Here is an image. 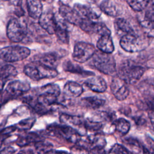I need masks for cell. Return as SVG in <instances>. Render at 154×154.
<instances>
[{
	"label": "cell",
	"mask_w": 154,
	"mask_h": 154,
	"mask_svg": "<svg viewBox=\"0 0 154 154\" xmlns=\"http://www.w3.org/2000/svg\"><path fill=\"white\" fill-rule=\"evenodd\" d=\"M43 29L40 26V27H38L37 26H34L30 29V33L31 36L37 42H47V41L45 40L46 35L44 34V32L42 31Z\"/></svg>",
	"instance_id": "cell-31"
},
{
	"label": "cell",
	"mask_w": 154,
	"mask_h": 154,
	"mask_svg": "<svg viewBox=\"0 0 154 154\" xmlns=\"http://www.w3.org/2000/svg\"><path fill=\"white\" fill-rule=\"evenodd\" d=\"M60 59V57L56 52H46L34 55L32 58L31 61L37 62L49 67L56 69Z\"/></svg>",
	"instance_id": "cell-14"
},
{
	"label": "cell",
	"mask_w": 154,
	"mask_h": 154,
	"mask_svg": "<svg viewBox=\"0 0 154 154\" xmlns=\"http://www.w3.org/2000/svg\"><path fill=\"white\" fill-rule=\"evenodd\" d=\"M100 10L108 16L117 17L122 14V8L114 0H104L100 4Z\"/></svg>",
	"instance_id": "cell-18"
},
{
	"label": "cell",
	"mask_w": 154,
	"mask_h": 154,
	"mask_svg": "<svg viewBox=\"0 0 154 154\" xmlns=\"http://www.w3.org/2000/svg\"><path fill=\"white\" fill-rule=\"evenodd\" d=\"M44 140V137L35 132H29L20 136L16 141V144L20 147H23L30 144H34L36 143Z\"/></svg>",
	"instance_id": "cell-21"
},
{
	"label": "cell",
	"mask_w": 154,
	"mask_h": 154,
	"mask_svg": "<svg viewBox=\"0 0 154 154\" xmlns=\"http://www.w3.org/2000/svg\"><path fill=\"white\" fill-rule=\"evenodd\" d=\"M142 66L131 61L126 60L122 63L118 69V76L128 84H134L138 81L144 73Z\"/></svg>",
	"instance_id": "cell-2"
},
{
	"label": "cell",
	"mask_w": 154,
	"mask_h": 154,
	"mask_svg": "<svg viewBox=\"0 0 154 154\" xmlns=\"http://www.w3.org/2000/svg\"><path fill=\"white\" fill-rule=\"evenodd\" d=\"M59 42L64 44H67L69 41V35L67 28L64 23L57 19V25L54 33Z\"/></svg>",
	"instance_id": "cell-24"
},
{
	"label": "cell",
	"mask_w": 154,
	"mask_h": 154,
	"mask_svg": "<svg viewBox=\"0 0 154 154\" xmlns=\"http://www.w3.org/2000/svg\"><path fill=\"white\" fill-rule=\"evenodd\" d=\"M113 125L116 130L122 135H126L131 128L130 123L123 118H120L114 121Z\"/></svg>",
	"instance_id": "cell-29"
},
{
	"label": "cell",
	"mask_w": 154,
	"mask_h": 154,
	"mask_svg": "<svg viewBox=\"0 0 154 154\" xmlns=\"http://www.w3.org/2000/svg\"><path fill=\"white\" fill-rule=\"evenodd\" d=\"M110 153H131L127 148L120 144H115L109 151Z\"/></svg>",
	"instance_id": "cell-35"
},
{
	"label": "cell",
	"mask_w": 154,
	"mask_h": 154,
	"mask_svg": "<svg viewBox=\"0 0 154 154\" xmlns=\"http://www.w3.org/2000/svg\"><path fill=\"white\" fill-rule=\"evenodd\" d=\"M2 1H9V0H2Z\"/></svg>",
	"instance_id": "cell-42"
},
{
	"label": "cell",
	"mask_w": 154,
	"mask_h": 154,
	"mask_svg": "<svg viewBox=\"0 0 154 154\" xmlns=\"http://www.w3.org/2000/svg\"><path fill=\"white\" fill-rule=\"evenodd\" d=\"M110 88L114 96L120 101L125 100L129 96V90L128 84L119 76L113 78Z\"/></svg>",
	"instance_id": "cell-10"
},
{
	"label": "cell",
	"mask_w": 154,
	"mask_h": 154,
	"mask_svg": "<svg viewBox=\"0 0 154 154\" xmlns=\"http://www.w3.org/2000/svg\"><path fill=\"white\" fill-rule=\"evenodd\" d=\"M147 142H148L149 146L152 149L153 152H154V141L149 137L147 139Z\"/></svg>",
	"instance_id": "cell-41"
},
{
	"label": "cell",
	"mask_w": 154,
	"mask_h": 154,
	"mask_svg": "<svg viewBox=\"0 0 154 154\" xmlns=\"http://www.w3.org/2000/svg\"><path fill=\"white\" fill-rule=\"evenodd\" d=\"M63 69L65 71L70 73H74L83 76H93L94 73L91 72H88L84 70L81 67L79 66L76 64H73L70 61H67L63 64Z\"/></svg>",
	"instance_id": "cell-26"
},
{
	"label": "cell",
	"mask_w": 154,
	"mask_h": 154,
	"mask_svg": "<svg viewBox=\"0 0 154 154\" xmlns=\"http://www.w3.org/2000/svg\"><path fill=\"white\" fill-rule=\"evenodd\" d=\"M145 22L152 25L154 23V3H152L145 13Z\"/></svg>",
	"instance_id": "cell-34"
},
{
	"label": "cell",
	"mask_w": 154,
	"mask_h": 154,
	"mask_svg": "<svg viewBox=\"0 0 154 154\" xmlns=\"http://www.w3.org/2000/svg\"><path fill=\"white\" fill-rule=\"evenodd\" d=\"M23 72L29 78L34 81L53 78L58 75L56 69L35 61H31L26 64L23 68Z\"/></svg>",
	"instance_id": "cell-3"
},
{
	"label": "cell",
	"mask_w": 154,
	"mask_h": 154,
	"mask_svg": "<svg viewBox=\"0 0 154 154\" xmlns=\"http://www.w3.org/2000/svg\"><path fill=\"white\" fill-rule=\"evenodd\" d=\"M29 16L33 19H38L43 12V6L40 0H26Z\"/></svg>",
	"instance_id": "cell-23"
},
{
	"label": "cell",
	"mask_w": 154,
	"mask_h": 154,
	"mask_svg": "<svg viewBox=\"0 0 154 154\" xmlns=\"http://www.w3.org/2000/svg\"><path fill=\"white\" fill-rule=\"evenodd\" d=\"M59 13L65 21L75 25L79 26L82 19V17L74 8H72L66 4H61L60 6Z\"/></svg>",
	"instance_id": "cell-15"
},
{
	"label": "cell",
	"mask_w": 154,
	"mask_h": 154,
	"mask_svg": "<svg viewBox=\"0 0 154 154\" xmlns=\"http://www.w3.org/2000/svg\"><path fill=\"white\" fill-rule=\"evenodd\" d=\"M15 152L14 148L11 147H8L6 148H4L3 149H2L0 151V153H14Z\"/></svg>",
	"instance_id": "cell-39"
},
{
	"label": "cell",
	"mask_w": 154,
	"mask_h": 154,
	"mask_svg": "<svg viewBox=\"0 0 154 154\" xmlns=\"http://www.w3.org/2000/svg\"><path fill=\"white\" fill-rule=\"evenodd\" d=\"M38 25L49 34H54L57 25V19L50 11L42 12L38 17Z\"/></svg>",
	"instance_id": "cell-13"
},
{
	"label": "cell",
	"mask_w": 154,
	"mask_h": 154,
	"mask_svg": "<svg viewBox=\"0 0 154 154\" xmlns=\"http://www.w3.org/2000/svg\"><path fill=\"white\" fill-rule=\"evenodd\" d=\"M149 117L152 126L154 129V110L151 109L149 112Z\"/></svg>",
	"instance_id": "cell-40"
},
{
	"label": "cell",
	"mask_w": 154,
	"mask_h": 154,
	"mask_svg": "<svg viewBox=\"0 0 154 154\" xmlns=\"http://www.w3.org/2000/svg\"><path fill=\"white\" fill-rule=\"evenodd\" d=\"M11 100V98L9 97V96L6 93V92L2 91L0 93V108L5 104L8 101Z\"/></svg>",
	"instance_id": "cell-36"
},
{
	"label": "cell",
	"mask_w": 154,
	"mask_h": 154,
	"mask_svg": "<svg viewBox=\"0 0 154 154\" xmlns=\"http://www.w3.org/2000/svg\"><path fill=\"white\" fill-rule=\"evenodd\" d=\"M96 52L94 46L90 43L80 42L75 44L72 58L76 62L83 63L92 58Z\"/></svg>",
	"instance_id": "cell-9"
},
{
	"label": "cell",
	"mask_w": 154,
	"mask_h": 154,
	"mask_svg": "<svg viewBox=\"0 0 154 154\" xmlns=\"http://www.w3.org/2000/svg\"><path fill=\"white\" fill-rule=\"evenodd\" d=\"M92 63L99 72L107 75H114L117 72L116 64L114 57L111 54L95 52L92 57Z\"/></svg>",
	"instance_id": "cell-4"
},
{
	"label": "cell",
	"mask_w": 154,
	"mask_h": 154,
	"mask_svg": "<svg viewBox=\"0 0 154 154\" xmlns=\"http://www.w3.org/2000/svg\"><path fill=\"white\" fill-rule=\"evenodd\" d=\"M30 50L18 45L9 46L0 49V59L5 62H17L26 58L30 54Z\"/></svg>",
	"instance_id": "cell-6"
},
{
	"label": "cell",
	"mask_w": 154,
	"mask_h": 154,
	"mask_svg": "<svg viewBox=\"0 0 154 154\" xmlns=\"http://www.w3.org/2000/svg\"><path fill=\"white\" fill-rule=\"evenodd\" d=\"M36 95L26 96L23 102L28 105L36 113L43 115L48 113L51 108L58 103L61 90L55 84H48L37 88Z\"/></svg>",
	"instance_id": "cell-1"
},
{
	"label": "cell",
	"mask_w": 154,
	"mask_h": 154,
	"mask_svg": "<svg viewBox=\"0 0 154 154\" xmlns=\"http://www.w3.org/2000/svg\"><path fill=\"white\" fill-rule=\"evenodd\" d=\"M115 27L117 30L120 31L125 34H135L131 23L123 18H118L115 20Z\"/></svg>",
	"instance_id": "cell-28"
},
{
	"label": "cell",
	"mask_w": 154,
	"mask_h": 154,
	"mask_svg": "<svg viewBox=\"0 0 154 154\" xmlns=\"http://www.w3.org/2000/svg\"><path fill=\"white\" fill-rule=\"evenodd\" d=\"M34 147L37 153H48L52 150V144L45 141V140L34 144Z\"/></svg>",
	"instance_id": "cell-33"
},
{
	"label": "cell",
	"mask_w": 154,
	"mask_h": 154,
	"mask_svg": "<svg viewBox=\"0 0 154 154\" xmlns=\"http://www.w3.org/2000/svg\"><path fill=\"white\" fill-rule=\"evenodd\" d=\"M35 122V119L34 117H29L21 120L17 124L15 125V126L17 129L20 131H26L32 127Z\"/></svg>",
	"instance_id": "cell-32"
},
{
	"label": "cell",
	"mask_w": 154,
	"mask_h": 154,
	"mask_svg": "<svg viewBox=\"0 0 154 154\" xmlns=\"http://www.w3.org/2000/svg\"><path fill=\"white\" fill-rule=\"evenodd\" d=\"M73 8L82 18H88L91 20H96L99 17L101 14L100 10H97L90 6L79 4L74 5Z\"/></svg>",
	"instance_id": "cell-16"
},
{
	"label": "cell",
	"mask_w": 154,
	"mask_h": 154,
	"mask_svg": "<svg viewBox=\"0 0 154 154\" xmlns=\"http://www.w3.org/2000/svg\"><path fill=\"white\" fill-rule=\"evenodd\" d=\"M127 3L134 11H141L147 7L150 0H127Z\"/></svg>",
	"instance_id": "cell-30"
},
{
	"label": "cell",
	"mask_w": 154,
	"mask_h": 154,
	"mask_svg": "<svg viewBox=\"0 0 154 154\" xmlns=\"http://www.w3.org/2000/svg\"><path fill=\"white\" fill-rule=\"evenodd\" d=\"M97 49L105 53L111 54L114 51V46L111 35H104L100 36L97 42Z\"/></svg>",
	"instance_id": "cell-22"
},
{
	"label": "cell",
	"mask_w": 154,
	"mask_h": 154,
	"mask_svg": "<svg viewBox=\"0 0 154 154\" xmlns=\"http://www.w3.org/2000/svg\"><path fill=\"white\" fill-rule=\"evenodd\" d=\"M10 4L14 6V7H22V0H9Z\"/></svg>",
	"instance_id": "cell-38"
},
{
	"label": "cell",
	"mask_w": 154,
	"mask_h": 154,
	"mask_svg": "<svg viewBox=\"0 0 154 154\" xmlns=\"http://www.w3.org/2000/svg\"><path fill=\"white\" fill-rule=\"evenodd\" d=\"M17 75V70L11 64H5L0 69V79L4 82L14 79Z\"/></svg>",
	"instance_id": "cell-25"
},
{
	"label": "cell",
	"mask_w": 154,
	"mask_h": 154,
	"mask_svg": "<svg viewBox=\"0 0 154 154\" xmlns=\"http://www.w3.org/2000/svg\"><path fill=\"white\" fill-rule=\"evenodd\" d=\"M87 147L92 152L97 150L99 152L106 145V141L104 137L100 134H92L87 139Z\"/></svg>",
	"instance_id": "cell-19"
},
{
	"label": "cell",
	"mask_w": 154,
	"mask_h": 154,
	"mask_svg": "<svg viewBox=\"0 0 154 154\" xmlns=\"http://www.w3.org/2000/svg\"><path fill=\"white\" fill-rule=\"evenodd\" d=\"M30 90V84L26 81H13L8 83L4 90L11 99L22 96Z\"/></svg>",
	"instance_id": "cell-12"
},
{
	"label": "cell",
	"mask_w": 154,
	"mask_h": 154,
	"mask_svg": "<svg viewBox=\"0 0 154 154\" xmlns=\"http://www.w3.org/2000/svg\"><path fill=\"white\" fill-rule=\"evenodd\" d=\"M81 103L84 107L95 109L102 106L105 104V100L96 96L86 97L81 99Z\"/></svg>",
	"instance_id": "cell-27"
},
{
	"label": "cell",
	"mask_w": 154,
	"mask_h": 154,
	"mask_svg": "<svg viewBox=\"0 0 154 154\" xmlns=\"http://www.w3.org/2000/svg\"><path fill=\"white\" fill-rule=\"evenodd\" d=\"M60 120L63 124L74 128L81 135H84L87 132L85 126V120L80 116L62 114L60 116Z\"/></svg>",
	"instance_id": "cell-11"
},
{
	"label": "cell",
	"mask_w": 154,
	"mask_h": 154,
	"mask_svg": "<svg viewBox=\"0 0 154 154\" xmlns=\"http://www.w3.org/2000/svg\"><path fill=\"white\" fill-rule=\"evenodd\" d=\"M48 133L52 136L64 139L72 143L80 141V134L74 128L66 125H51L47 128Z\"/></svg>",
	"instance_id": "cell-5"
},
{
	"label": "cell",
	"mask_w": 154,
	"mask_h": 154,
	"mask_svg": "<svg viewBox=\"0 0 154 154\" xmlns=\"http://www.w3.org/2000/svg\"><path fill=\"white\" fill-rule=\"evenodd\" d=\"M82 86L75 81H68L64 85L63 92L66 96L75 98L80 96L83 93Z\"/></svg>",
	"instance_id": "cell-20"
},
{
	"label": "cell",
	"mask_w": 154,
	"mask_h": 154,
	"mask_svg": "<svg viewBox=\"0 0 154 154\" xmlns=\"http://www.w3.org/2000/svg\"><path fill=\"white\" fill-rule=\"evenodd\" d=\"M28 35L26 25L16 19H11L7 27V35L13 42H20L23 41Z\"/></svg>",
	"instance_id": "cell-8"
},
{
	"label": "cell",
	"mask_w": 154,
	"mask_h": 154,
	"mask_svg": "<svg viewBox=\"0 0 154 154\" xmlns=\"http://www.w3.org/2000/svg\"><path fill=\"white\" fill-rule=\"evenodd\" d=\"M10 136V134L0 133V151L2 150V147L4 145V141Z\"/></svg>",
	"instance_id": "cell-37"
},
{
	"label": "cell",
	"mask_w": 154,
	"mask_h": 154,
	"mask_svg": "<svg viewBox=\"0 0 154 154\" xmlns=\"http://www.w3.org/2000/svg\"><path fill=\"white\" fill-rule=\"evenodd\" d=\"M84 83L90 90L96 93H103L107 88L105 81L99 76H91L87 78Z\"/></svg>",
	"instance_id": "cell-17"
},
{
	"label": "cell",
	"mask_w": 154,
	"mask_h": 154,
	"mask_svg": "<svg viewBox=\"0 0 154 154\" xmlns=\"http://www.w3.org/2000/svg\"><path fill=\"white\" fill-rule=\"evenodd\" d=\"M120 45L126 52L134 53L145 49L148 45V42L138 37L135 34H127L122 37Z\"/></svg>",
	"instance_id": "cell-7"
}]
</instances>
